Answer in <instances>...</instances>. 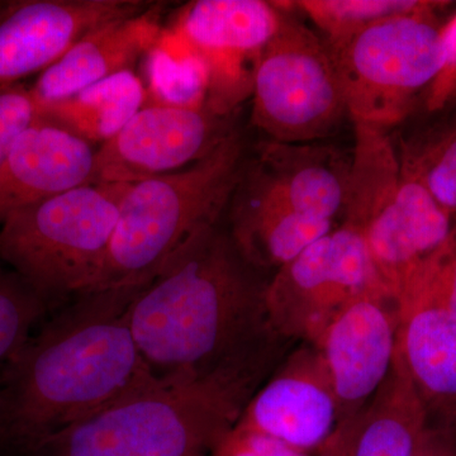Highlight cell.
<instances>
[{"label": "cell", "instance_id": "cell-27", "mask_svg": "<svg viewBox=\"0 0 456 456\" xmlns=\"http://www.w3.org/2000/svg\"><path fill=\"white\" fill-rule=\"evenodd\" d=\"M435 302L456 314V233L415 277Z\"/></svg>", "mask_w": 456, "mask_h": 456}, {"label": "cell", "instance_id": "cell-25", "mask_svg": "<svg viewBox=\"0 0 456 456\" xmlns=\"http://www.w3.org/2000/svg\"><path fill=\"white\" fill-rule=\"evenodd\" d=\"M41 117L28 86L20 83L0 88V164L18 137Z\"/></svg>", "mask_w": 456, "mask_h": 456}, {"label": "cell", "instance_id": "cell-26", "mask_svg": "<svg viewBox=\"0 0 456 456\" xmlns=\"http://www.w3.org/2000/svg\"><path fill=\"white\" fill-rule=\"evenodd\" d=\"M211 456H316L253 428L235 424L221 437Z\"/></svg>", "mask_w": 456, "mask_h": 456}, {"label": "cell", "instance_id": "cell-6", "mask_svg": "<svg viewBox=\"0 0 456 456\" xmlns=\"http://www.w3.org/2000/svg\"><path fill=\"white\" fill-rule=\"evenodd\" d=\"M441 9V8H439ZM439 9L380 20L331 50L354 125L388 131L404 121L446 61Z\"/></svg>", "mask_w": 456, "mask_h": 456}, {"label": "cell", "instance_id": "cell-14", "mask_svg": "<svg viewBox=\"0 0 456 456\" xmlns=\"http://www.w3.org/2000/svg\"><path fill=\"white\" fill-rule=\"evenodd\" d=\"M340 422V408L316 347L299 342L246 404L236 424L316 454Z\"/></svg>", "mask_w": 456, "mask_h": 456}, {"label": "cell", "instance_id": "cell-28", "mask_svg": "<svg viewBox=\"0 0 456 456\" xmlns=\"http://www.w3.org/2000/svg\"><path fill=\"white\" fill-rule=\"evenodd\" d=\"M428 113H440L456 103V14L446 22V61L425 93Z\"/></svg>", "mask_w": 456, "mask_h": 456}, {"label": "cell", "instance_id": "cell-2", "mask_svg": "<svg viewBox=\"0 0 456 456\" xmlns=\"http://www.w3.org/2000/svg\"><path fill=\"white\" fill-rule=\"evenodd\" d=\"M145 287L80 294L31 335L5 362L3 436L32 452L57 432L159 382L130 326L132 302Z\"/></svg>", "mask_w": 456, "mask_h": 456}, {"label": "cell", "instance_id": "cell-17", "mask_svg": "<svg viewBox=\"0 0 456 456\" xmlns=\"http://www.w3.org/2000/svg\"><path fill=\"white\" fill-rule=\"evenodd\" d=\"M351 163L353 156L335 146L266 140L245 174L294 211L335 224L346 209Z\"/></svg>", "mask_w": 456, "mask_h": 456}, {"label": "cell", "instance_id": "cell-11", "mask_svg": "<svg viewBox=\"0 0 456 456\" xmlns=\"http://www.w3.org/2000/svg\"><path fill=\"white\" fill-rule=\"evenodd\" d=\"M224 117L206 104L149 102L98 147L89 184H132L185 169L227 136Z\"/></svg>", "mask_w": 456, "mask_h": 456}, {"label": "cell", "instance_id": "cell-19", "mask_svg": "<svg viewBox=\"0 0 456 456\" xmlns=\"http://www.w3.org/2000/svg\"><path fill=\"white\" fill-rule=\"evenodd\" d=\"M430 425L397 358L380 388L356 415L338 422L316 456H415Z\"/></svg>", "mask_w": 456, "mask_h": 456}, {"label": "cell", "instance_id": "cell-20", "mask_svg": "<svg viewBox=\"0 0 456 456\" xmlns=\"http://www.w3.org/2000/svg\"><path fill=\"white\" fill-rule=\"evenodd\" d=\"M232 198L228 233L241 256L257 270L281 268L336 227L294 211L245 170Z\"/></svg>", "mask_w": 456, "mask_h": 456}, {"label": "cell", "instance_id": "cell-24", "mask_svg": "<svg viewBox=\"0 0 456 456\" xmlns=\"http://www.w3.org/2000/svg\"><path fill=\"white\" fill-rule=\"evenodd\" d=\"M46 310V303L16 273L0 269V362L16 355Z\"/></svg>", "mask_w": 456, "mask_h": 456}, {"label": "cell", "instance_id": "cell-4", "mask_svg": "<svg viewBox=\"0 0 456 456\" xmlns=\"http://www.w3.org/2000/svg\"><path fill=\"white\" fill-rule=\"evenodd\" d=\"M256 387L235 379L161 383L57 432L36 456H211Z\"/></svg>", "mask_w": 456, "mask_h": 456}, {"label": "cell", "instance_id": "cell-16", "mask_svg": "<svg viewBox=\"0 0 456 456\" xmlns=\"http://www.w3.org/2000/svg\"><path fill=\"white\" fill-rule=\"evenodd\" d=\"M94 146L41 117L0 164V226L12 213L89 184Z\"/></svg>", "mask_w": 456, "mask_h": 456}, {"label": "cell", "instance_id": "cell-15", "mask_svg": "<svg viewBox=\"0 0 456 456\" xmlns=\"http://www.w3.org/2000/svg\"><path fill=\"white\" fill-rule=\"evenodd\" d=\"M397 358L431 424L456 425V314L413 279L397 297Z\"/></svg>", "mask_w": 456, "mask_h": 456}, {"label": "cell", "instance_id": "cell-23", "mask_svg": "<svg viewBox=\"0 0 456 456\" xmlns=\"http://www.w3.org/2000/svg\"><path fill=\"white\" fill-rule=\"evenodd\" d=\"M326 35L330 49L341 46L362 29L401 14L446 7L430 0H301L292 3Z\"/></svg>", "mask_w": 456, "mask_h": 456}, {"label": "cell", "instance_id": "cell-22", "mask_svg": "<svg viewBox=\"0 0 456 456\" xmlns=\"http://www.w3.org/2000/svg\"><path fill=\"white\" fill-rule=\"evenodd\" d=\"M398 158L402 171L456 220V110L402 141Z\"/></svg>", "mask_w": 456, "mask_h": 456}, {"label": "cell", "instance_id": "cell-1", "mask_svg": "<svg viewBox=\"0 0 456 456\" xmlns=\"http://www.w3.org/2000/svg\"><path fill=\"white\" fill-rule=\"evenodd\" d=\"M268 281L220 222L198 232L131 305V331L152 377L263 386L297 345L270 321Z\"/></svg>", "mask_w": 456, "mask_h": 456}, {"label": "cell", "instance_id": "cell-13", "mask_svg": "<svg viewBox=\"0 0 456 456\" xmlns=\"http://www.w3.org/2000/svg\"><path fill=\"white\" fill-rule=\"evenodd\" d=\"M141 0H14L0 5V88L40 75L86 33L151 5Z\"/></svg>", "mask_w": 456, "mask_h": 456}, {"label": "cell", "instance_id": "cell-9", "mask_svg": "<svg viewBox=\"0 0 456 456\" xmlns=\"http://www.w3.org/2000/svg\"><path fill=\"white\" fill-rule=\"evenodd\" d=\"M379 287L386 285L364 239L340 224L275 270L266 307L279 335L293 344H314L351 302Z\"/></svg>", "mask_w": 456, "mask_h": 456}, {"label": "cell", "instance_id": "cell-8", "mask_svg": "<svg viewBox=\"0 0 456 456\" xmlns=\"http://www.w3.org/2000/svg\"><path fill=\"white\" fill-rule=\"evenodd\" d=\"M341 224L358 231L380 281L397 296L456 233V220L398 165L360 175Z\"/></svg>", "mask_w": 456, "mask_h": 456}, {"label": "cell", "instance_id": "cell-29", "mask_svg": "<svg viewBox=\"0 0 456 456\" xmlns=\"http://www.w3.org/2000/svg\"><path fill=\"white\" fill-rule=\"evenodd\" d=\"M415 456H456V425L430 422Z\"/></svg>", "mask_w": 456, "mask_h": 456}, {"label": "cell", "instance_id": "cell-7", "mask_svg": "<svg viewBox=\"0 0 456 456\" xmlns=\"http://www.w3.org/2000/svg\"><path fill=\"white\" fill-rule=\"evenodd\" d=\"M251 97V121L275 142H317L347 114L326 41L283 11L255 69Z\"/></svg>", "mask_w": 456, "mask_h": 456}, {"label": "cell", "instance_id": "cell-10", "mask_svg": "<svg viewBox=\"0 0 456 456\" xmlns=\"http://www.w3.org/2000/svg\"><path fill=\"white\" fill-rule=\"evenodd\" d=\"M281 17L278 3L264 0H197L180 9L176 35L203 68L213 113L226 118L251 97L255 69Z\"/></svg>", "mask_w": 456, "mask_h": 456}, {"label": "cell", "instance_id": "cell-18", "mask_svg": "<svg viewBox=\"0 0 456 456\" xmlns=\"http://www.w3.org/2000/svg\"><path fill=\"white\" fill-rule=\"evenodd\" d=\"M161 4H151L86 33L29 86L38 106H49L112 75L132 70L134 62L161 41Z\"/></svg>", "mask_w": 456, "mask_h": 456}, {"label": "cell", "instance_id": "cell-21", "mask_svg": "<svg viewBox=\"0 0 456 456\" xmlns=\"http://www.w3.org/2000/svg\"><path fill=\"white\" fill-rule=\"evenodd\" d=\"M147 103V90L134 70L112 75L41 108V116L90 145H103L116 136Z\"/></svg>", "mask_w": 456, "mask_h": 456}, {"label": "cell", "instance_id": "cell-12", "mask_svg": "<svg viewBox=\"0 0 456 456\" xmlns=\"http://www.w3.org/2000/svg\"><path fill=\"white\" fill-rule=\"evenodd\" d=\"M398 325L397 299L386 287L375 288L351 302L312 344L334 387L340 422L356 415L391 373Z\"/></svg>", "mask_w": 456, "mask_h": 456}, {"label": "cell", "instance_id": "cell-3", "mask_svg": "<svg viewBox=\"0 0 456 456\" xmlns=\"http://www.w3.org/2000/svg\"><path fill=\"white\" fill-rule=\"evenodd\" d=\"M244 170V145L231 130L196 164L128 185L92 292L151 283L198 232L220 222Z\"/></svg>", "mask_w": 456, "mask_h": 456}, {"label": "cell", "instance_id": "cell-5", "mask_svg": "<svg viewBox=\"0 0 456 456\" xmlns=\"http://www.w3.org/2000/svg\"><path fill=\"white\" fill-rule=\"evenodd\" d=\"M128 185L86 184L12 213L0 226V260L47 305L92 292Z\"/></svg>", "mask_w": 456, "mask_h": 456}]
</instances>
